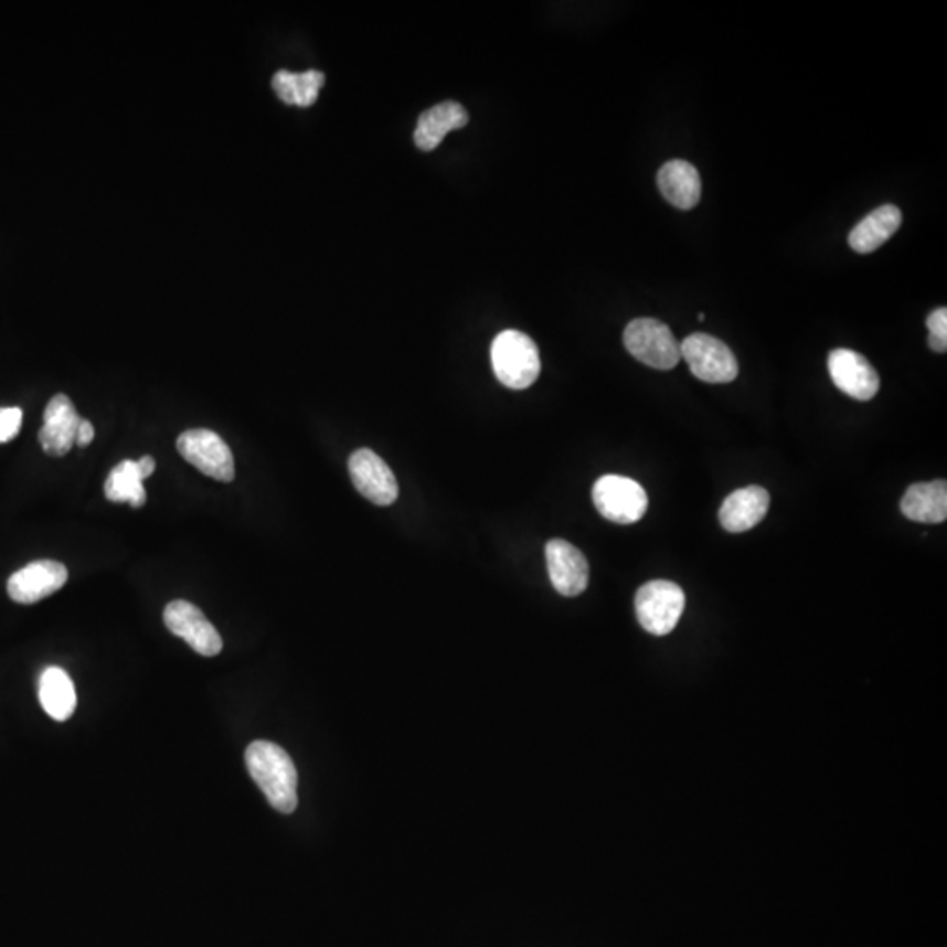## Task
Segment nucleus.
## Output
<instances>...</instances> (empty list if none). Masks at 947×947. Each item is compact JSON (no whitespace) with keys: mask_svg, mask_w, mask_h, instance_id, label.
<instances>
[{"mask_svg":"<svg viewBox=\"0 0 947 947\" xmlns=\"http://www.w3.org/2000/svg\"><path fill=\"white\" fill-rule=\"evenodd\" d=\"M354 488L372 504L390 506L397 500L398 482L392 469L372 449H357L348 461Z\"/></svg>","mask_w":947,"mask_h":947,"instance_id":"nucleus-10","label":"nucleus"},{"mask_svg":"<svg viewBox=\"0 0 947 947\" xmlns=\"http://www.w3.org/2000/svg\"><path fill=\"white\" fill-rule=\"evenodd\" d=\"M68 571L55 560H38L14 572L8 581V594L18 604H35L64 588Z\"/></svg>","mask_w":947,"mask_h":947,"instance_id":"nucleus-11","label":"nucleus"},{"mask_svg":"<svg viewBox=\"0 0 947 947\" xmlns=\"http://www.w3.org/2000/svg\"><path fill=\"white\" fill-rule=\"evenodd\" d=\"M39 700L47 716L56 722H67L77 705L73 679L61 667H47L39 681Z\"/></svg>","mask_w":947,"mask_h":947,"instance_id":"nucleus-20","label":"nucleus"},{"mask_svg":"<svg viewBox=\"0 0 947 947\" xmlns=\"http://www.w3.org/2000/svg\"><path fill=\"white\" fill-rule=\"evenodd\" d=\"M246 767L276 811L291 815L297 809L299 777L290 755L281 746L255 741L246 749Z\"/></svg>","mask_w":947,"mask_h":947,"instance_id":"nucleus-1","label":"nucleus"},{"mask_svg":"<svg viewBox=\"0 0 947 947\" xmlns=\"http://www.w3.org/2000/svg\"><path fill=\"white\" fill-rule=\"evenodd\" d=\"M23 413L20 407H0V444L9 443L20 434Z\"/></svg>","mask_w":947,"mask_h":947,"instance_id":"nucleus-23","label":"nucleus"},{"mask_svg":"<svg viewBox=\"0 0 947 947\" xmlns=\"http://www.w3.org/2000/svg\"><path fill=\"white\" fill-rule=\"evenodd\" d=\"M153 458L142 457L141 460H124L115 467L104 482V493L111 502H128L132 508L146 504V491L142 487L145 479L155 472Z\"/></svg>","mask_w":947,"mask_h":947,"instance_id":"nucleus-15","label":"nucleus"},{"mask_svg":"<svg viewBox=\"0 0 947 947\" xmlns=\"http://www.w3.org/2000/svg\"><path fill=\"white\" fill-rule=\"evenodd\" d=\"M625 348L634 359L658 371H670L681 362V344L669 324L655 318H637L627 324Z\"/></svg>","mask_w":947,"mask_h":947,"instance_id":"nucleus-3","label":"nucleus"},{"mask_svg":"<svg viewBox=\"0 0 947 947\" xmlns=\"http://www.w3.org/2000/svg\"><path fill=\"white\" fill-rule=\"evenodd\" d=\"M178 451L205 476L222 482L234 481V455L216 432L208 428L183 432L178 439Z\"/></svg>","mask_w":947,"mask_h":947,"instance_id":"nucleus-7","label":"nucleus"},{"mask_svg":"<svg viewBox=\"0 0 947 947\" xmlns=\"http://www.w3.org/2000/svg\"><path fill=\"white\" fill-rule=\"evenodd\" d=\"M770 496L762 487H746L730 493L720 509V523L726 532L743 534L764 520Z\"/></svg>","mask_w":947,"mask_h":947,"instance_id":"nucleus-14","label":"nucleus"},{"mask_svg":"<svg viewBox=\"0 0 947 947\" xmlns=\"http://www.w3.org/2000/svg\"><path fill=\"white\" fill-rule=\"evenodd\" d=\"M94 437H95L94 425H92V423L88 422V419H82V423H79V427H77V437H76L77 446H82V448H85V446H88V444H91L92 440H94Z\"/></svg>","mask_w":947,"mask_h":947,"instance_id":"nucleus-24","label":"nucleus"},{"mask_svg":"<svg viewBox=\"0 0 947 947\" xmlns=\"http://www.w3.org/2000/svg\"><path fill=\"white\" fill-rule=\"evenodd\" d=\"M828 372L837 389L854 401L866 402L880 392V374L871 362L853 350H833L828 354Z\"/></svg>","mask_w":947,"mask_h":947,"instance_id":"nucleus-9","label":"nucleus"},{"mask_svg":"<svg viewBox=\"0 0 947 947\" xmlns=\"http://www.w3.org/2000/svg\"><path fill=\"white\" fill-rule=\"evenodd\" d=\"M491 368L497 380L511 390H525L541 374L535 342L520 330H504L491 344Z\"/></svg>","mask_w":947,"mask_h":947,"instance_id":"nucleus-2","label":"nucleus"},{"mask_svg":"<svg viewBox=\"0 0 947 947\" xmlns=\"http://www.w3.org/2000/svg\"><path fill=\"white\" fill-rule=\"evenodd\" d=\"M658 189L678 210H693L702 195L696 167L684 160H670L658 171Z\"/></svg>","mask_w":947,"mask_h":947,"instance_id":"nucleus-16","label":"nucleus"},{"mask_svg":"<svg viewBox=\"0 0 947 947\" xmlns=\"http://www.w3.org/2000/svg\"><path fill=\"white\" fill-rule=\"evenodd\" d=\"M681 360L688 363L693 376L705 383H732L738 376L734 351L707 333H692L684 339L681 342Z\"/></svg>","mask_w":947,"mask_h":947,"instance_id":"nucleus-6","label":"nucleus"},{"mask_svg":"<svg viewBox=\"0 0 947 947\" xmlns=\"http://www.w3.org/2000/svg\"><path fill=\"white\" fill-rule=\"evenodd\" d=\"M323 83L324 74L315 68L306 73L278 71L273 77L274 92L283 103L299 107L312 106L318 100Z\"/></svg>","mask_w":947,"mask_h":947,"instance_id":"nucleus-21","label":"nucleus"},{"mask_svg":"<svg viewBox=\"0 0 947 947\" xmlns=\"http://www.w3.org/2000/svg\"><path fill=\"white\" fill-rule=\"evenodd\" d=\"M547 574L551 585L564 597H577L585 592L589 581L586 556L564 539H553L546 544Z\"/></svg>","mask_w":947,"mask_h":947,"instance_id":"nucleus-12","label":"nucleus"},{"mask_svg":"<svg viewBox=\"0 0 947 947\" xmlns=\"http://www.w3.org/2000/svg\"><path fill=\"white\" fill-rule=\"evenodd\" d=\"M905 518L917 523H943L947 518L946 481L917 482L905 491L901 502Z\"/></svg>","mask_w":947,"mask_h":947,"instance_id":"nucleus-18","label":"nucleus"},{"mask_svg":"<svg viewBox=\"0 0 947 947\" xmlns=\"http://www.w3.org/2000/svg\"><path fill=\"white\" fill-rule=\"evenodd\" d=\"M594 504L606 520L618 525H631L648 511V493L639 482L625 476L607 474L594 487Z\"/></svg>","mask_w":947,"mask_h":947,"instance_id":"nucleus-5","label":"nucleus"},{"mask_svg":"<svg viewBox=\"0 0 947 947\" xmlns=\"http://www.w3.org/2000/svg\"><path fill=\"white\" fill-rule=\"evenodd\" d=\"M82 416L74 409V404L67 395L61 393L47 402L44 409V425L39 432V443L44 453L52 457H64L76 444L77 427Z\"/></svg>","mask_w":947,"mask_h":947,"instance_id":"nucleus-13","label":"nucleus"},{"mask_svg":"<svg viewBox=\"0 0 947 947\" xmlns=\"http://www.w3.org/2000/svg\"><path fill=\"white\" fill-rule=\"evenodd\" d=\"M467 121H469V115L460 104L451 103V100L437 104L419 116L416 132H414V142L419 150H436L444 137L448 136L455 128L466 127Z\"/></svg>","mask_w":947,"mask_h":947,"instance_id":"nucleus-17","label":"nucleus"},{"mask_svg":"<svg viewBox=\"0 0 947 947\" xmlns=\"http://www.w3.org/2000/svg\"><path fill=\"white\" fill-rule=\"evenodd\" d=\"M167 628L202 657L222 653L223 640L210 619L192 602L174 600L163 610Z\"/></svg>","mask_w":947,"mask_h":947,"instance_id":"nucleus-8","label":"nucleus"},{"mask_svg":"<svg viewBox=\"0 0 947 947\" xmlns=\"http://www.w3.org/2000/svg\"><path fill=\"white\" fill-rule=\"evenodd\" d=\"M683 589L670 581H649L636 595V613L640 627L653 636H667L674 630L683 615Z\"/></svg>","mask_w":947,"mask_h":947,"instance_id":"nucleus-4","label":"nucleus"},{"mask_svg":"<svg viewBox=\"0 0 947 947\" xmlns=\"http://www.w3.org/2000/svg\"><path fill=\"white\" fill-rule=\"evenodd\" d=\"M926 327H928V344L932 350L937 353H946L947 351V309H935L928 318H926Z\"/></svg>","mask_w":947,"mask_h":947,"instance_id":"nucleus-22","label":"nucleus"},{"mask_svg":"<svg viewBox=\"0 0 947 947\" xmlns=\"http://www.w3.org/2000/svg\"><path fill=\"white\" fill-rule=\"evenodd\" d=\"M901 225L902 211L893 204L881 205L854 226L850 234V246L862 255L875 252L898 232Z\"/></svg>","mask_w":947,"mask_h":947,"instance_id":"nucleus-19","label":"nucleus"}]
</instances>
